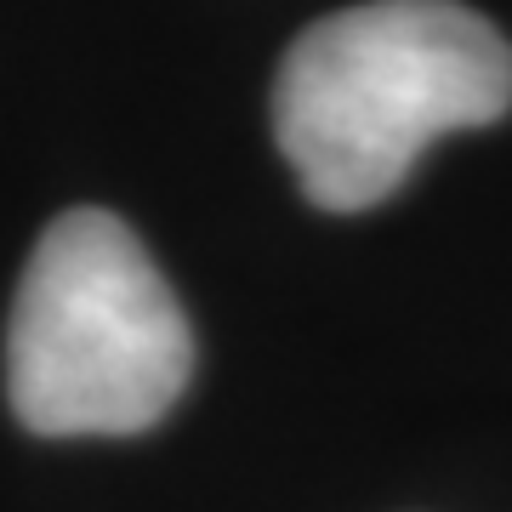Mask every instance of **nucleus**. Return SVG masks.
<instances>
[{"label": "nucleus", "mask_w": 512, "mask_h": 512, "mask_svg": "<svg viewBox=\"0 0 512 512\" xmlns=\"http://www.w3.org/2000/svg\"><path fill=\"white\" fill-rule=\"evenodd\" d=\"M188 313L114 211H69L40 234L6 325V393L40 439H126L183 399Z\"/></svg>", "instance_id": "f03ea898"}, {"label": "nucleus", "mask_w": 512, "mask_h": 512, "mask_svg": "<svg viewBox=\"0 0 512 512\" xmlns=\"http://www.w3.org/2000/svg\"><path fill=\"white\" fill-rule=\"evenodd\" d=\"M512 109V46L461 0H365L308 23L274 80V137L313 205L370 211L450 131Z\"/></svg>", "instance_id": "f257e3e1"}]
</instances>
